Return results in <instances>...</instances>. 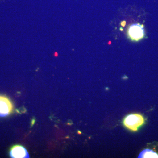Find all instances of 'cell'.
<instances>
[{
    "mask_svg": "<svg viewBox=\"0 0 158 158\" xmlns=\"http://www.w3.org/2000/svg\"><path fill=\"white\" fill-rule=\"evenodd\" d=\"M10 156L13 158H29L27 150L21 145H15L11 148L10 151Z\"/></svg>",
    "mask_w": 158,
    "mask_h": 158,
    "instance_id": "cell-4",
    "label": "cell"
},
{
    "mask_svg": "<svg viewBox=\"0 0 158 158\" xmlns=\"http://www.w3.org/2000/svg\"><path fill=\"white\" fill-rule=\"evenodd\" d=\"M138 158H158V154L152 150L147 149L141 152Z\"/></svg>",
    "mask_w": 158,
    "mask_h": 158,
    "instance_id": "cell-5",
    "label": "cell"
},
{
    "mask_svg": "<svg viewBox=\"0 0 158 158\" xmlns=\"http://www.w3.org/2000/svg\"><path fill=\"white\" fill-rule=\"evenodd\" d=\"M13 110V106L11 101L7 97L0 95V117L9 116Z\"/></svg>",
    "mask_w": 158,
    "mask_h": 158,
    "instance_id": "cell-3",
    "label": "cell"
},
{
    "mask_svg": "<svg viewBox=\"0 0 158 158\" xmlns=\"http://www.w3.org/2000/svg\"><path fill=\"white\" fill-rule=\"evenodd\" d=\"M144 117L138 114L128 115L123 120V124L127 128L136 131L138 128L144 124Z\"/></svg>",
    "mask_w": 158,
    "mask_h": 158,
    "instance_id": "cell-1",
    "label": "cell"
},
{
    "mask_svg": "<svg viewBox=\"0 0 158 158\" xmlns=\"http://www.w3.org/2000/svg\"><path fill=\"white\" fill-rule=\"evenodd\" d=\"M127 35L132 41H138L141 40L145 36L144 26L139 23L131 25L128 29Z\"/></svg>",
    "mask_w": 158,
    "mask_h": 158,
    "instance_id": "cell-2",
    "label": "cell"
}]
</instances>
